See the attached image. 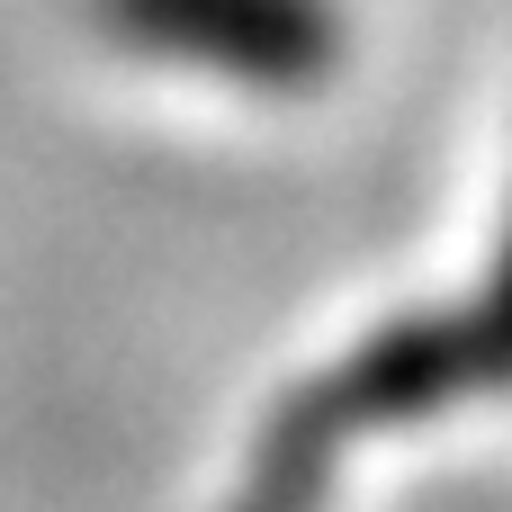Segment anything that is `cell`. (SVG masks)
Wrapping results in <instances>:
<instances>
[{"label":"cell","mask_w":512,"mask_h":512,"mask_svg":"<svg viewBox=\"0 0 512 512\" xmlns=\"http://www.w3.org/2000/svg\"><path fill=\"white\" fill-rule=\"evenodd\" d=\"M99 18L135 45L162 54H198L207 72H243V81H315L333 63V18L324 0H99Z\"/></svg>","instance_id":"obj_1"}]
</instances>
